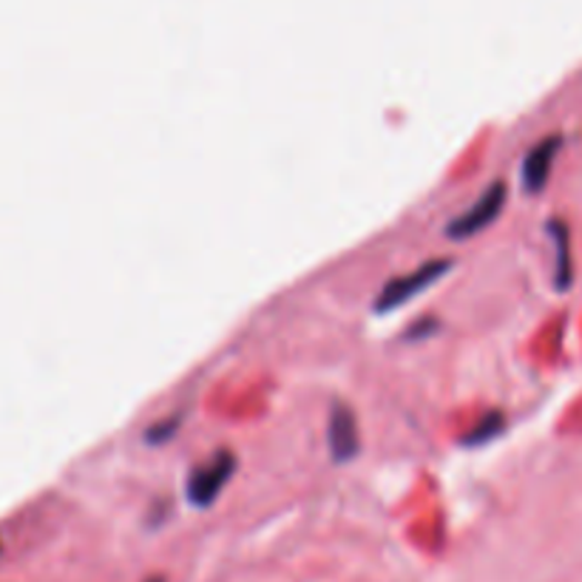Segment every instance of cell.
Wrapping results in <instances>:
<instances>
[{
    "label": "cell",
    "mask_w": 582,
    "mask_h": 582,
    "mask_svg": "<svg viewBox=\"0 0 582 582\" xmlns=\"http://www.w3.org/2000/svg\"><path fill=\"white\" fill-rule=\"evenodd\" d=\"M452 264H454L452 259H429V262H423L421 268L398 275V279H392L390 284L381 288V293H378V299H375V310L378 313H390V310L403 308L407 301H412L427 288H432L435 282H441L443 275L452 270Z\"/></svg>",
    "instance_id": "cell-1"
},
{
    "label": "cell",
    "mask_w": 582,
    "mask_h": 582,
    "mask_svg": "<svg viewBox=\"0 0 582 582\" xmlns=\"http://www.w3.org/2000/svg\"><path fill=\"white\" fill-rule=\"evenodd\" d=\"M237 472V454L231 449H217L202 466H197L188 478V500L193 505H211L219 498Z\"/></svg>",
    "instance_id": "cell-2"
},
{
    "label": "cell",
    "mask_w": 582,
    "mask_h": 582,
    "mask_svg": "<svg viewBox=\"0 0 582 582\" xmlns=\"http://www.w3.org/2000/svg\"><path fill=\"white\" fill-rule=\"evenodd\" d=\"M505 197H509V188L503 180H494L486 191L480 193L478 202H474L469 211H463L461 217L452 219L446 228V233L452 239H472L474 233L486 231L489 224L500 217L505 205Z\"/></svg>",
    "instance_id": "cell-3"
},
{
    "label": "cell",
    "mask_w": 582,
    "mask_h": 582,
    "mask_svg": "<svg viewBox=\"0 0 582 582\" xmlns=\"http://www.w3.org/2000/svg\"><path fill=\"white\" fill-rule=\"evenodd\" d=\"M327 441H330V452L335 461H352L359 454L361 446V432H359V418L347 403H335L330 412V423H327Z\"/></svg>",
    "instance_id": "cell-4"
},
{
    "label": "cell",
    "mask_w": 582,
    "mask_h": 582,
    "mask_svg": "<svg viewBox=\"0 0 582 582\" xmlns=\"http://www.w3.org/2000/svg\"><path fill=\"white\" fill-rule=\"evenodd\" d=\"M560 148H563V137L549 134L523 157L520 180H523L525 191L529 193L543 191L545 182H549V177H551V168H554V162H556V154H560Z\"/></svg>",
    "instance_id": "cell-5"
},
{
    "label": "cell",
    "mask_w": 582,
    "mask_h": 582,
    "mask_svg": "<svg viewBox=\"0 0 582 582\" xmlns=\"http://www.w3.org/2000/svg\"><path fill=\"white\" fill-rule=\"evenodd\" d=\"M551 239H554V248H556V268H554V284L560 293H565V290L571 288V282H574V268H571V239H569V228H565L560 219H554L551 222Z\"/></svg>",
    "instance_id": "cell-6"
},
{
    "label": "cell",
    "mask_w": 582,
    "mask_h": 582,
    "mask_svg": "<svg viewBox=\"0 0 582 582\" xmlns=\"http://www.w3.org/2000/svg\"><path fill=\"white\" fill-rule=\"evenodd\" d=\"M503 429H505L503 412H486V415L480 418V421L469 429L463 443H466V446H480V443H489L492 438H498Z\"/></svg>",
    "instance_id": "cell-7"
},
{
    "label": "cell",
    "mask_w": 582,
    "mask_h": 582,
    "mask_svg": "<svg viewBox=\"0 0 582 582\" xmlns=\"http://www.w3.org/2000/svg\"><path fill=\"white\" fill-rule=\"evenodd\" d=\"M177 427H180V421H177V418H168V421L154 423V427H151V432H148V441H151V443H165L168 438H171L173 432H177Z\"/></svg>",
    "instance_id": "cell-8"
},
{
    "label": "cell",
    "mask_w": 582,
    "mask_h": 582,
    "mask_svg": "<svg viewBox=\"0 0 582 582\" xmlns=\"http://www.w3.org/2000/svg\"><path fill=\"white\" fill-rule=\"evenodd\" d=\"M148 582H165V580H160V576H154V580H148Z\"/></svg>",
    "instance_id": "cell-9"
}]
</instances>
